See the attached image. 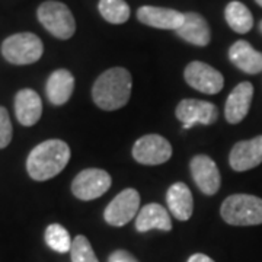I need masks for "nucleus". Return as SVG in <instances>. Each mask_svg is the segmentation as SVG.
<instances>
[{
	"label": "nucleus",
	"instance_id": "15",
	"mask_svg": "<svg viewBox=\"0 0 262 262\" xmlns=\"http://www.w3.org/2000/svg\"><path fill=\"white\" fill-rule=\"evenodd\" d=\"M184 24L175 32L184 41L196 47H206L211 39V31L207 20L195 12L184 13Z\"/></svg>",
	"mask_w": 262,
	"mask_h": 262
},
{
	"label": "nucleus",
	"instance_id": "20",
	"mask_svg": "<svg viewBox=\"0 0 262 262\" xmlns=\"http://www.w3.org/2000/svg\"><path fill=\"white\" fill-rule=\"evenodd\" d=\"M136 229L137 232H149L153 229L169 232L172 229V222H170V215L165 210V207L151 203L141 208L136 219Z\"/></svg>",
	"mask_w": 262,
	"mask_h": 262
},
{
	"label": "nucleus",
	"instance_id": "9",
	"mask_svg": "<svg viewBox=\"0 0 262 262\" xmlns=\"http://www.w3.org/2000/svg\"><path fill=\"white\" fill-rule=\"evenodd\" d=\"M172 156V146L165 137L158 134H147L136 141L133 147V158L141 165H162Z\"/></svg>",
	"mask_w": 262,
	"mask_h": 262
},
{
	"label": "nucleus",
	"instance_id": "12",
	"mask_svg": "<svg viewBox=\"0 0 262 262\" xmlns=\"http://www.w3.org/2000/svg\"><path fill=\"white\" fill-rule=\"evenodd\" d=\"M230 166L236 172H245L262 163V136L236 143L229 156Z\"/></svg>",
	"mask_w": 262,
	"mask_h": 262
},
{
	"label": "nucleus",
	"instance_id": "16",
	"mask_svg": "<svg viewBox=\"0 0 262 262\" xmlns=\"http://www.w3.org/2000/svg\"><path fill=\"white\" fill-rule=\"evenodd\" d=\"M15 114L22 125H35L42 114V102L39 95L32 89L19 91L15 96Z\"/></svg>",
	"mask_w": 262,
	"mask_h": 262
},
{
	"label": "nucleus",
	"instance_id": "24",
	"mask_svg": "<svg viewBox=\"0 0 262 262\" xmlns=\"http://www.w3.org/2000/svg\"><path fill=\"white\" fill-rule=\"evenodd\" d=\"M70 256H72V262H99L89 241L82 234L75 237L70 249Z\"/></svg>",
	"mask_w": 262,
	"mask_h": 262
},
{
	"label": "nucleus",
	"instance_id": "1",
	"mask_svg": "<svg viewBox=\"0 0 262 262\" xmlns=\"http://www.w3.org/2000/svg\"><path fill=\"white\" fill-rule=\"evenodd\" d=\"M130 72L124 67H114L96 79L92 88V99L103 111H115L125 106L131 96Z\"/></svg>",
	"mask_w": 262,
	"mask_h": 262
},
{
	"label": "nucleus",
	"instance_id": "17",
	"mask_svg": "<svg viewBox=\"0 0 262 262\" xmlns=\"http://www.w3.org/2000/svg\"><path fill=\"white\" fill-rule=\"evenodd\" d=\"M229 58L239 70L248 75H256L262 72V53L245 39L236 41L229 50Z\"/></svg>",
	"mask_w": 262,
	"mask_h": 262
},
{
	"label": "nucleus",
	"instance_id": "22",
	"mask_svg": "<svg viewBox=\"0 0 262 262\" xmlns=\"http://www.w3.org/2000/svg\"><path fill=\"white\" fill-rule=\"evenodd\" d=\"M98 8L102 18L114 25L124 24L130 18V6L125 0H99Z\"/></svg>",
	"mask_w": 262,
	"mask_h": 262
},
{
	"label": "nucleus",
	"instance_id": "7",
	"mask_svg": "<svg viewBox=\"0 0 262 262\" xmlns=\"http://www.w3.org/2000/svg\"><path fill=\"white\" fill-rule=\"evenodd\" d=\"M139 208L140 194L133 188H127L106 206L103 211V219L108 225L121 227L133 220L136 214H139Z\"/></svg>",
	"mask_w": 262,
	"mask_h": 262
},
{
	"label": "nucleus",
	"instance_id": "28",
	"mask_svg": "<svg viewBox=\"0 0 262 262\" xmlns=\"http://www.w3.org/2000/svg\"><path fill=\"white\" fill-rule=\"evenodd\" d=\"M255 2H256V3H258V5L262 8V0H255Z\"/></svg>",
	"mask_w": 262,
	"mask_h": 262
},
{
	"label": "nucleus",
	"instance_id": "4",
	"mask_svg": "<svg viewBox=\"0 0 262 262\" xmlns=\"http://www.w3.org/2000/svg\"><path fill=\"white\" fill-rule=\"evenodd\" d=\"M37 16L41 25L58 39H69L75 35V16L64 3L57 0H47L39 5Z\"/></svg>",
	"mask_w": 262,
	"mask_h": 262
},
{
	"label": "nucleus",
	"instance_id": "25",
	"mask_svg": "<svg viewBox=\"0 0 262 262\" xmlns=\"http://www.w3.org/2000/svg\"><path fill=\"white\" fill-rule=\"evenodd\" d=\"M12 122L9 113L5 106H0V149H5L12 140Z\"/></svg>",
	"mask_w": 262,
	"mask_h": 262
},
{
	"label": "nucleus",
	"instance_id": "13",
	"mask_svg": "<svg viewBox=\"0 0 262 262\" xmlns=\"http://www.w3.org/2000/svg\"><path fill=\"white\" fill-rule=\"evenodd\" d=\"M185 15L182 12L168 8H156V6H141L137 10V19L141 24L158 29H177L184 24Z\"/></svg>",
	"mask_w": 262,
	"mask_h": 262
},
{
	"label": "nucleus",
	"instance_id": "5",
	"mask_svg": "<svg viewBox=\"0 0 262 262\" xmlns=\"http://www.w3.org/2000/svg\"><path fill=\"white\" fill-rule=\"evenodd\" d=\"M42 53V41L31 32L10 35L2 44V54L12 64H32L41 58Z\"/></svg>",
	"mask_w": 262,
	"mask_h": 262
},
{
	"label": "nucleus",
	"instance_id": "11",
	"mask_svg": "<svg viewBox=\"0 0 262 262\" xmlns=\"http://www.w3.org/2000/svg\"><path fill=\"white\" fill-rule=\"evenodd\" d=\"M189 168L200 191L206 195H214L222 184L220 170L214 160L206 155H198L191 160Z\"/></svg>",
	"mask_w": 262,
	"mask_h": 262
},
{
	"label": "nucleus",
	"instance_id": "6",
	"mask_svg": "<svg viewBox=\"0 0 262 262\" xmlns=\"http://www.w3.org/2000/svg\"><path fill=\"white\" fill-rule=\"evenodd\" d=\"M111 177L102 169H84L72 184V192L76 198L91 201L103 195L111 187Z\"/></svg>",
	"mask_w": 262,
	"mask_h": 262
},
{
	"label": "nucleus",
	"instance_id": "27",
	"mask_svg": "<svg viewBox=\"0 0 262 262\" xmlns=\"http://www.w3.org/2000/svg\"><path fill=\"white\" fill-rule=\"evenodd\" d=\"M187 262H214L210 256H207L204 253H194L192 256L188 258Z\"/></svg>",
	"mask_w": 262,
	"mask_h": 262
},
{
	"label": "nucleus",
	"instance_id": "26",
	"mask_svg": "<svg viewBox=\"0 0 262 262\" xmlns=\"http://www.w3.org/2000/svg\"><path fill=\"white\" fill-rule=\"evenodd\" d=\"M108 262H139L130 252L127 251H122V249H118L110 255L108 258Z\"/></svg>",
	"mask_w": 262,
	"mask_h": 262
},
{
	"label": "nucleus",
	"instance_id": "14",
	"mask_svg": "<svg viewBox=\"0 0 262 262\" xmlns=\"http://www.w3.org/2000/svg\"><path fill=\"white\" fill-rule=\"evenodd\" d=\"M253 86L249 82L239 83L230 92L225 106V115L227 122L239 124L249 113L252 103Z\"/></svg>",
	"mask_w": 262,
	"mask_h": 262
},
{
	"label": "nucleus",
	"instance_id": "21",
	"mask_svg": "<svg viewBox=\"0 0 262 262\" xmlns=\"http://www.w3.org/2000/svg\"><path fill=\"white\" fill-rule=\"evenodd\" d=\"M226 22L237 34H246L253 27V16L244 3L233 0L225 9Z\"/></svg>",
	"mask_w": 262,
	"mask_h": 262
},
{
	"label": "nucleus",
	"instance_id": "10",
	"mask_svg": "<svg viewBox=\"0 0 262 262\" xmlns=\"http://www.w3.org/2000/svg\"><path fill=\"white\" fill-rule=\"evenodd\" d=\"M175 115L182 122L184 128L188 130L194 124L200 122L204 125H210L217 120L219 110L214 103L200 101V99H184L177 106Z\"/></svg>",
	"mask_w": 262,
	"mask_h": 262
},
{
	"label": "nucleus",
	"instance_id": "8",
	"mask_svg": "<svg viewBox=\"0 0 262 262\" xmlns=\"http://www.w3.org/2000/svg\"><path fill=\"white\" fill-rule=\"evenodd\" d=\"M184 77L187 83L194 88L198 92L207 95L219 94L225 86V77L207 63L203 61H192L185 67Z\"/></svg>",
	"mask_w": 262,
	"mask_h": 262
},
{
	"label": "nucleus",
	"instance_id": "18",
	"mask_svg": "<svg viewBox=\"0 0 262 262\" xmlns=\"http://www.w3.org/2000/svg\"><path fill=\"white\" fill-rule=\"evenodd\" d=\"M73 89H75V77L66 69H58L53 72L48 77L47 86H46L48 101L56 106L64 105L70 99Z\"/></svg>",
	"mask_w": 262,
	"mask_h": 262
},
{
	"label": "nucleus",
	"instance_id": "19",
	"mask_svg": "<svg viewBox=\"0 0 262 262\" xmlns=\"http://www.w3.org/2000/svg\"><path fill=\"white\" fill-rule=\"evenodd\" d=\"M166 203L169 211L175 219L181 222H187L191 219L194 211V200L189 188L184 182H177L166 192Z\"/></svg>",
	"mask_w": 262,
	"mask_h": 262
},
{
	"label": "nucleus",
	"instance_id": "2",
	"mask_svg": "<svg viewBox=\"0 0 262 262\" xmlns=\"http://www.w3.org/2000/svg\"><path fill=\"white\" fill-rule=\"evenodd\" d=\"M70 160V147L63 140H47L34 147L27 159V170L35 181L57 177Z\"/></svg>",
	"mask_w": 262,
	"mask_h": 262
},
{
	"label": "nucleus",
	"instance_id": "23",
	"mask_svg": "<svg viewBox=\"0 0 262 262\" xmlns=\"http://www.w3.org/2000/svg\"><path fill=\"white\" fill-rule=\"evenodd\" d=\"M46 242L56 252L66 253L72 249V239L70 234L63 226L50 225L46 230Z\"/></svg>",
	"mask_w": 262,
	"mask_h": 262
},
{
	"label": "nucleus",
	"instance_id": "3",
	"mask_svg": "<svg viewBox=\"0 0 262 262\" xmlns=\"http://www.w3.org/2000/svg\"><path fill=\"white\" fill-rule=\"evenodd\" d=\"M220 214L230 226L262 225V198L248 194H234L226 198Z\"/></svg>",
	"mask_w": 262,
	"mask_h": 262
},
{
	"label": "nucleus",
	"instance_id": "29",
	"mask_svg": "<svg viewBox=\"0 0 262 262\" xmlns=\"http://www.w3.org/2000/svg\"><path fill=\"white\" fill-rule=\"evenodd\" d=\"M259 31L262 32V20H261V24H259Z\"/></svg>",
	"mask_w": 262,
	"mask_h": 262
}]
</instances>
